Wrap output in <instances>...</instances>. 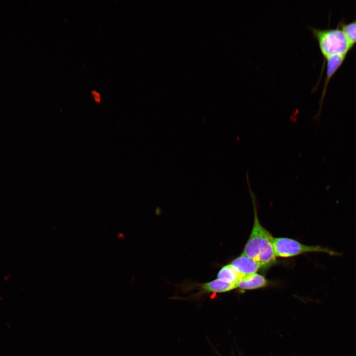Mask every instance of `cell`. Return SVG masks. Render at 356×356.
Here are the masks:
<instances>
[{
  "label": "cell",
  "instance_id": "3",
  "mask_svg": "<svg viewBox=\"0 0 356 356\" xmlns=\"http://www.w3.org/2000/svg\"><path fill=\"white\" fill-rule=\"evenodd\" d=\"M274 247L276 257H291L308 252H323L331 256H340L341 254L320 246H309L286 237L275 238Z\"/></svg>",
  "mask_w": 356,
  "mask_h": 356
},
{
  "label": "cell",
  "instance_id": "8",
  "mask_svg": "<svg viewBox=\"0 0 356 356\" xmlns=\"http://www.w3.org/2000/svg\"><path fill=\"white\" fill-rule=\"evenodd\" d=\"M217 277L224 282L235 284L241 278V276L230 264L222 267L219 271Z\"/></svg>",
  "mask_w": 356,
  "mask_h": 356
},
{
  "label": "cell",
  "instance_id": "2",
  "mask_svg": "<svg viewBox=\"0 0 356 356\" xmlns=\"http://www.w3.org/2000/svg\"><path fill=\"white\" fill-rule=\"evenodd\" d=\"M317 42L324 59L335 55H347L353 46L349 43L341 28L319 29L307 25Z\"/></svg>",
  "mask_w": 356,
  "mask_h": 356
},
{
  "label": "cell",
  "instance_id": "9",
  "mask_svg": "<svg viewBox=\"0 0 356 356\" xmlns=\"http://www.w3.org/2000/svg\"><path fill=\"white\" fill-rule=\"evenodd\" d=\"M342 30L349 43L354 46L356 44V19L346 22L345 19H341L337 24Z\"/></svg>",
  "mask_w": 356,
  "mask_h": 356
},
{
  "label": "cell",
  "instance_id": "5",
  "mask_svg": "<svg viewBox=\"0 0 356 356\" xmlns=\"http://www.w3.org/2000/svg\"><path fill=\"white\" fill-rule=\"evenodd\" d=\"M230 265L239 273L241 278L256 273L263 267L258 261L242 254L234 259Z\"/></svg>",
  "mask_w": 356,
  "mask_h": 356
},
{
  "label": "cell",
  "instance_id": "1",
  "mask_svg": "<svg viewBox=\"0 0 356 356\" xmlns=\"http://www.w3.org/2000/svg\"><path fill=\"white\" fill-rule=\"evenodd\" d=\"M246 178L254 208V219L251 234L242 254L255 260L263 267H265L272 264L276 260L274 238L260 222L257 214L256 197L251 188L248 173H246Z\"/></svg>",
  "mask_w": 356,
  "mask_h": 356
},
{
  "label": "cell",
  "instance_id": "6",
  "mask_svg": "<svg viewBox=\"0 0 356 356\" xmlns=\"http://www.w3.org/2000/svg\"><path fill=\"white\" fill-rule=\"evenodd\" d=\"M267 280L263 275L257 273L246 276L240 279L236 283V288L243 290H251L265 286Z\"/></svg>",
  "mask_w": 356,
  "mask_h": 356
},
{
  "label": "cell",
  "instance_id": "7",
  "mask_svg": "<svg viewBox=\"0 0 356 356\" xmlns=\"http://www.w3.org/2000/svg\"><path fill=\"white\" fill-rule=\"evenodd\" d=\"M199 286L204 292L210 293H223L236 288L235 284L227 283L218 278Z\"/></svg>",
  "mask_w": 356,
  "mask_h": 356
},
{
  "label": "cell",
  "instance_id": "4",
  "mask_svg": "<svg viewBox=\"0 0 356 356\" xmlns=\"http://www.w3.org/2000/svg\"><path fill=\"white\" fill-rule=\"evenodd\" d=\"M346 56L345 55H335L329 56L325 59L326 61V75L320 99V107L318 113L315 116V119H318L320 116L323 101L328 84L334 74L344 62Z\"/></svg>",
  "mask_w": 356,
  "mask_h": 356
},
{
  "label": "cell",
  "instance_id": "10",
  "mask_svg": "<svg viewBox=\"0 0 356 356\" xmlns=\"http://www.w3.org/2000/svg\"><path fill=\"white\" fill-rule=\"evenodd\" d=\"M92 94L94 97L95 101L97 103H100L101 102V97L100 93L97 92L96 90H94L92 91Z\"/></svg>",
  "mask_w": 356,
  "mask_h": 356
}]
</instances>
